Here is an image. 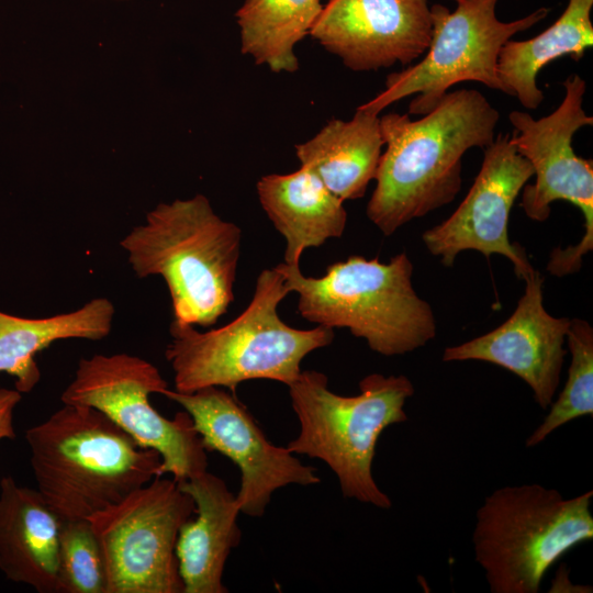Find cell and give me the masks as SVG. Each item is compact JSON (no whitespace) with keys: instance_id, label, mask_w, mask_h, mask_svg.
<instances>
[{"instance_id":"obj_7","label":"cell","mask_w":593,"mask_h":593,"mask_svg":"<svg viewBox=\"0 0 593 593\" xmlns=\"http://www.w3.org/2000/svg\"><path fill=\"white\" fill-rule=\"evenodd\" d=\"M593 491L566 499L538 483L494 490L475 514L472 547L492 593H538L549 568L593 539Z\"/></svg>"},{"instance_id":"obj_3","label":"cell","mask_w":593,"mask_h":593,"mask_svg":"<svg viewBox=\"0 0 593 593\" xmlns=\"http://www.w3.org/2000/svg\"><path fill=\"white\" fill-rule=\"evenodd\" d=\"M25 439L37 490L63 519H88L159 477L160 455L91 406L64 404Z\"/></svg>"},{"instance_id":"obj_14","label":"cell","mask_w":593,"mask_h":593,"mask_svg":"<svg viewBox=\"0 0 593 593\" xmlns=\"http://www.w3.org/2000/svg\"><path fill=\"white\" fill-rule=\"evenodd\" d=\"M427 0H328L310 35L354 71L407 66L432 40Z\"/></svg>"},{"instance_id":"obj_9","label":"cell","mask_w":593,"mask_h":593,"mask_svg":"<svg viewBox=\"0 0 593 593\" xmlns=\"http://www.w3.org/2000/svg\"><path fill=\"white\" fill-rule=\"evenodd\" d=\"M166 389L168 383L158 368L141 357L93 355L79 360L60 400L102 412L139 447L160 455L159 477L170 473L179 482L205 472L208 456L184 410L169 419L150 404L149 394H161Z\"/></svg>"},{"instance_id":"obj_19","label":"cell","mask_w":593,"mask_h":593,"mask_svg":"<svg viewBox=\"0 0 593 593\" xmlns=\"http://www.w3.org/2000/svg\"><path fill=\"white\" fill-rule=\"evenodd\" d=\"M383 145L379 114L359 107L349 121L332 119L312 138L295 145V155L344 202L365 195Z\"/></svg>"},{"instance_id":"obj_15","label":"cell","mask_w":593,"mask_h":593,"mask_svg":"<svg viewBox=\"0 0 593 593\" xmlns=\"http://www.w3.org/2000/svg\"><path fill=\"white\" fill-rule=\"evenodd\" d=\"M523 280L525 291L512 315L489 333L447 347L443 360H480L500 366L525 381L545 410L559 387L570 320L546 311L539 271L533 269Z\"/></svg>"},{"instance_id":"obj_24","label":"cell","mask_w":593,"mask_h":593,"mask_svg":"<svg viewBox=\"0 0 593 593\" xmlns=\"http://www.w3.org/2000/svg\"><path fill=\"white\" fill-rule=\"evenodd\" d=\"M59 581L60 593H107L103 557L89 519H64Z\"/></svg>"},{"instance_id":"obj_17","label":"cell","mask_w":593,"mask_h":593,"mask_svg":"<svg viewBox=\"0 0 593 593\" xmlns=\"http://www.w3.org/2000/svg\"><path fill=\"white\" fill-rule=\"evenodd\" d=\"M178 485L193 500L197 515L180 527L176 542L183 593H226L224 567L242 538L236 495L221 478L208 471L179 481Z\"/></svg>"},{"instance_id":"obj_18","label":"cell","mask_w":593,"mask_h":593,"mask_svg":"<svg viewBox=\"0 0 593 593\" xmlns=\"http://www.w3.org/2000/svg\"><path fill=\"white\" fill-rule=\"evenodd\" d=\"M259 202L286 239L284 264L300 266L303 251L343 235L344 202L305 167L291 174H270L257 182Z\"/></svg>"},{"instance_id":"obj_11","label":"cell","mask_w":593,"mask_h":593,"mask_svg":"<svg viewBox=\"0 0 593 593\" xmlns=\"http://www.w3.org/2000/svg\"><path fill=\"white\" fill-rule=\"evenodd\" d=\"M563 87L564 98L549 115L536 120L523 111L508 114L514 127L512 141L536 175L535 183L523 188L521 206L525 214L544 222L550 215V204L563 200L583 216L584 234L579 244L550 254L547 269L557 277L578 271L583 256L593 248V161L579 157L572 147L575 132L592 125L593 118L583 110L585 81L573 75Z\"/></svg>"},{"instance_id":"obj_26","label":"cell","mask_w":593,"mask_h":593,"mask_svg":"<svg viewBox=\"0 0 593 593\" xmlns=\"http://www.w3.org/2000/svg\"><path fill=\"white\" fill-rule=\"evenodd\" d=\"M116 1H126V0H116Z\"/></svg>"},{"instance_id":"obj_16","label":"cell","mask_w":593,"mask_h":593,"mask_svg":"<svg viewBox=\"0 0 593 593\" xmlns=\"http://www.w3.org/2000/svg\"><path fill=\"white\" fill-rule=\"evenodd\" d=\"M64 519L38 490L0 481V570L38 593H60L59 542Z\"/></svg>"},{"instance_id":"obj_5","label":"cell","mask_w":593,"mask_h":593,"mask_svg":"<svg viewBox=\"0 0 593 593\" xmlns=\"http://www.w3.org/2000/svg\"><path fill=\"white\" fill-rule=\"evenodd\" d=\"M276 268L290 292L298 293L303 318L348 328L374 353L404 355L436 335L434 312L413 287V264L404 251L389 262L350 256L329 265L320 278L304 276L300 266L281 262Z\"/></svg>"},{"instance_id":"obj_4","label":"cell","mask_w":593,"mask_h":593,"mask_svg":"<svg viewBox=\"0 0 593 593\" xmlns=\"http://www.w3.org/2000/svg\"><path fill=\"white\" fill-rule=\"evenodd\" d=\"M240 228L203 194L159 203L120 242L139 278L160 276L175 321L214 325L234 300Z\"/></svg>"},{"instance_id":"obj_12","label":"cell","mask_w":593,"mask_h":593,"mask_svg":"<svg viewBox=\"0 0 593 593\" xmlns=\"http://www.w3.org/2000/svg\"><path fill=\"white\" fill-rule=\"evenodd\" d=\"M161 395L190 415L206 450L223 454L239 468L236 501L242 513L260 517L276 490L320 483L314 467L303 465L287 447L271 444L246 407L219 387L192 393L168 388Z\"/></svg>"},{"instance_id":"obj_23","label":"cell","mask_w":593,"mask_h":593,"mask_svg":"<svg viewBox=\"0 0 593 593\" xmlns=\"http://www.w3.org/2000/svg\"><path fill=\"white\" fill-rule=\"evenodd\" d=\"M566 343L571 354L563 390L552 401L548 414L526 438L527 448L542 443L562 425L593 415V328L584 320H570Z\"/></svg>"},{"instance_id":"obj_25","label":"cell","mask_w":593,"mask_h":593,"mask_svg":"<svg viewBox=\"0 0 593 593\" xmlns=\"http://www.w3.org/2000/svg\"><path fill=\"white\" fill-rule=\"evenodd\" d=\"M21 394L18 390L0 389V440L15 438L13 413Z\"/></svg>"},{"instance_id":"obj_2","label":"cell","mask_w":593,"mask_h":593,"mask_svg":"<svg viewBox=\"0 0 593 593\" xmlns=\"http://www.w3.org/2000/svg\"><path fill=\"white\" fill-rule=\"evenodd\" d=\"M289 293L284 276L276 267L265 269L247 307L226 325L199 332L172 320L165 357L175 374V390L192 393L225 387L235 392L240 382L254 379L292 384L305 356L332 344L334 331L286 324L278 306Z\"/></svg>"},{"instance_id":"obj_10","label":"cell","mask_w":593,"mask_h":593,"mask_svg":"<svg viewBox=\"0 0 593 593\" xmlns=\"http://www.w3.org/2000/svg\"><path fill=\"white\" fill-rule=\"evenodd\" d=\"M194 513L193 500L176 480L155 477L91 515L107 593H183L176 542L180 527Z\"/></svg>"},{"instance_id":"obj_20","label":"cell","mask_w":593,"mask_h":593,"mask_svg":"<svg viewBox=\"0 0 593 593\" xmlns=\"http://www.w3.org/2000/svg\"><path fill=\"white\" fill-rule=\"evenodd\" d=\"M115 309L107 298H94L76 311L26 318L0 311V372L15 379V390L31 392L41 380L36 354L60 339L101 340L112 329Z\"/></svg>"},{"instance_id":"obj_13","label":"cell","mask_w":593,"mask_h":593,"mask_svg":"<svg viewBox=\"0 0 593 593\" xmlns=\"http://www.w3.org/2000/svg\"><path fill=\"white\" fill-rule=\"evenodd\" d=\"M534 176L532 165L516 149L511 134H499L483 149V160L468 194L444 222L425 231L428 251L449 267L463 250H477L486 259L502 255L523 279L534 268L521 245L508 237L513 204Z\"/></svg>"},{"instance_id":"obj_8","label":"cell","mask_w":593,"mask_h":593,"mask_svg":"<svg viewBox=\"0 0 593 593\" xmlns=\"http://www.w3.org/2000/svg\"><path fill=\"white\" fill-rule=\"evenodd\" d=\"M451 12L443 4L430 7L432 40L421 61L406 66L385 79V88L361 109L379 114L390 104L412 94L409 114L430 112L448 92L462 81H478L503 92L497 77L502 46L515 34L544 20L548 8H539L512 22L497 20L499 0H454Z\"/></svg>"},{"instance_id":"obj_22","label":"cell","mask_w":593,"mask_h":593,"mask_svg":"<svg viewBox=\"0 0 593 593\" xmlns=\"http://www.w3.org/2000/svg\"><path fill=\"white\" fill-rule=\"evenodd\" d=\"M323 7L321 0H245L235 13L242 53L273 72L296 71L294 47L310 34Z\"/></svg>"},{"instance_id":"obj_21","label":"cell","mask_w":593,"mask_h":593,"mask_svg":"<svg viewBox=\"0 0 593 593\" xmlns=\"http://www.w3.org/2000/svg\"><path fill=\"white\" fill-rule=\"evenodd\" d=\"M592 7L593 0H569L559 19L537 36L508 40L497 59L503 92L516 97L525 109H537L544 100L536 81L539 70L562 56L580 60L593 46Z\"/></svg>"},{"instance_id":"obj_1","label":"cell","mask_w":593,"mask_h":593,"mask_svg":"<svg viewBox=\"0 0 593 593\" xmlns=\"http://www.w3.org/2000/svg\"><path fill=\"white\" fill-rule=\"evenodd\" d=\"M499 111L474 89L447 92L418 120L380 118L387 149L367 204L368 219L390 236L410 221L450 203L461 189V158L495 138Z\"/></svg>"},{"instance_id":"obj_6","label":"cell","mask_w":593,"mask_h":593,"mask_svg":"<svg viewBox=\"0 0 593 593\" xmlns=\"http://www.w3.org/2000/svg\"><path fill=\"white\" fill-rule=\"evenodd\" d=\"M359 391L336 394L324 373L302 370L289 385L300 433L287 448L323 460L345 497L388 510L392 502L373 479L372 461L381 433L407 419L404 405L414 385L405 376L371 373L359 382Z\"/></svg>"}]
</instances>
